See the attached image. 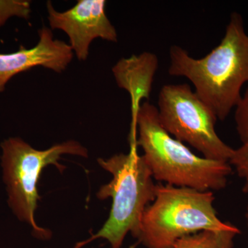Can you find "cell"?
I'll use <instances>...</instances> for the list:
<instances>
[{"mask_svg": "<svg viewBox=\"0 0 248 248\" xmlns=\"http://www.w3.org/2000/svg\"><path fill=\"white\" fill-rule=\"evenodd\" d=\"M158 115L163 128L203 157L229 162L234 150L218 137L217 116L188 84H168L160 91Z\"/></svg>", "mask_w": 248, "mask_h": 248, "instance_id": "obj_6", "label": "cell"}, {"mask_svg": "<svg viewBox=\"0 0 248 248\" xmlns=\"http://www.w3.org/2000/svg\"><path fill=\"white\" fill-rule=\"evenodd\" d=\"M38 35V43L32 48L21 46L15 53H0V93L4 92L6 84L19 73L37 66L61 73L73 60L74 53L70 45L54 39L51 29L44 26Z\"/></svg>", "mask_w": 248, "mask_h": 248, "instance_id": "obj_8", "label": "cell"}, {"mask_svg": "<svg viewBox=\"0 0 248 248\" xmlns=\"http://www.w3.org/2000/svg\"><path fill=\"white\" fill-rule=\"evenodd\" d=\"M232 168L234 167L238 176L244 179L242 191L248 194V141L243 143L242 146L234 150L229 160Z\"/></svg>", "mask_w": 248, "mask_h": 248, "instance_id": "obj_12", "label": "cell"}, {"mask_svg": "<svg viewBox=\"0 0 248 248\" xmlns=\"http://www.w3.org/2000/svg\"><path fill=\"white\" fill-rule=\"evenodd\" d=\"M246 223H247V227L248 229V203L247 205V207H246Z\"/></svg>", "mask_w": 248, "mask_h": 248, "instance_id": "obj_14", "label": "cell"}, {"mask_svg": "<svg viewBox=\"0 0 248 248\" xmlns=\"http://www.w3.org/2000/svg\"><path fill=\"white\" fill-rule=\"evenodd\" d=\"M137 247V244H134L132 245V246H130L129 248H136Z\"/></svg>", "mask_w": 248, "mask_h": 248, "instance_id": "obj_15", "label": "cell"}, {"mask_svg": "<svg viewBox=\"0 0 248 248\" xmlns=\"http://www.w3.org/2000/svg\"><path fill=\"white\" fill-rule=\"evenodd\" d=\"M240 233L234 225L228 229L203 231L178 240L173 248H233Z\"/></svg>", "mask_w": 248, "mask_h": 248, "instance_id": "obj_10", "label": "cell"}, {"mask_svg": "<svg viewBox=\"0 0 248 248\" xmlns=\"http://www.w3.org/2000/svg\"><path fill=\"white\" fill-rule=\"evenodd\" d=\"M1 148L3 179L7 188L10 208L18 219L30 225L39 236L48 238L50 232L39 226L35 220V212L40 200L37 184L41 173L49 165H53L62 172L66 168L58 163L62 155L87 158L88 150L79 142L70 140L40 151L19 138L4 140Z\"/></svg>", "mask_w": 248, "mask_h": 248, "instance_id": "obj_5", "label": "cell"}, {"mask_svg": "<svg viewBox=\"0 0 248 248\" xmlns=\"http://www.w3.org/2000/svg\"><path fill=\"white\" fill-rule=\"evenodd\" d=\"M215 200L212 191L156 184L154 202L142 216L138 242L146 248H173L187 235L231 228L218 218Z\"/></svg>", "mask_w": 248, "mask_h": 248, "instance_id": "obj_4", "label": "cell"}, {"mask_svg": "<svg viewBox=\"0 0 248 248\" xmlns=\"http://www.w3.org/2000/svg\"><path fill=\"white\" fill-rule=\"evenodd\" d=\"M235 111V123L236 131L242 143L248 141V83L244 96L236 105Z\"/></svg>", "mask_w": 248, "mask_h": 248, "instance_id": "obj_13", "label": "cell"}, {"mask_svg": "<svg viewBox=\"0 0 248 248\" xmlns=\"http://www.w3.org/2000/svg\"><path fill=\"white\" fill-rule=\"evenodd\" d=\"M31 1L27 0H0V27L12 17L29 19L31 16Z\"/></svg>", "mask_w": 248, "mask_h": 248, "instance_id": "obj_11", "label": "cell"}, {"mask_svg": "<svg viewBox=\"0 0 248 248\" xmlns=\"http://www.w3.org/2000/svg\"><path fill=\"white\" fill-rule=\"evenodd\" d=\"M105 0H79L71 9L59 12L51 1L46 9L50 29H58L68 35L73 53L79 61L89 58V49L97 38L117 42L118 35L106 14Z\"/></svg>", "mask_w": 248, "mask_h": 248, "instance_id": "obj_7", "label": "cell"}, {"mask_svg": "<svg viewBox=\"0 0 248 248\" xmlns=\"http://www.w3.org/2000/svg\"><path fill=\"white\" fill-rule=\"evenodd\" d=\"M170 60L169 74L190 80L217 119L226 120L248 83V35L241 15L231 14L224 37L206 56L193 58L182 47L172 46Z\"/></svg>", "mask_w": 248, "mask_h": 248, "instance_id": "obj_1", "label": "cell"}, {"mask_svg": "<svg viewBox=\"0 0 248 248\" xmlns=\"http://www.w3.org/2000/svg\"><path fill=\"white\" fill-rule=\"evenodd\" d=\"M129 143L143 149L155 180L201 191H219L232 172L229 162L197 156L172 138L159 122L157 108L146 102L132 120Z\"/></svg>", "mask_w": 248, "mask_h": 248, "instance_id": "obj_2", "label": "cell"}, {"mask_svg": "<svg viewBox=\"0 0 248 248\" xmlns=\"http://www.w3.org/2000/svg\"><path fill=\"white\" fill-rule=\"evenodd\" d=\"M97 161L112 174V179L101 187L97 196L102 200L112 199V208L99 232L78 243L75 248L84 247L97 239L107 240L112 248H121L128 233L138 238L143 214L156 197V184L143 155L138 154V147L130 146L128 154L121 153L108 159L99 158Z\"/></svg>", "mask_w": 248, "mask_h": 248, "instance_id": "obj_3", "label": "cell"}, {"mask_svg": "<svg viewBox=\"0 0 248 248\" xmlns=\"http://www.w3.org/2000/svg\"><path fill=\"white\" fill-rule=\"evenodd\" d=\"M157 68V57L150 52L120 59L112 67L117 86L126 91L131 99L132 120L141 107L142 100L149 99Z\"/></svg>", "mask_w": 248, "mask_h": 248, "instance_id": "obj_9", "label": "cell"}]
</instances>
